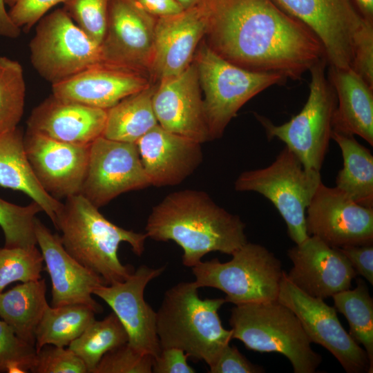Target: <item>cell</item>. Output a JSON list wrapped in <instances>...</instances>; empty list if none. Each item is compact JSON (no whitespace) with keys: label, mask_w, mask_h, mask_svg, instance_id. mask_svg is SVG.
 I'll use <instances>...</instances> for the list:
<instances>
[{"label":"cell","mask_w":373,"mask_h":373,"mask_svg":"<svg viewBox=\"0 0 373 373\" xmlns=\"http://www.w3.org/2000/svg\"><path fill=\"white\" fill-rule=\"evenodd\" d=\"M165 267L140 265L124 281L102 285L93 294L104 300L117 316L128 334V343L153 358L161 351L157 334L156 312L145 301L146 286Z\"/></svg>","instance_id":"cell-16"},{"label":"cell","mask_w":373,"mask_h":373,"mask_svg":"<svg viewBox=\"0 0 373 373\" xmlns=\"http://www.w3.org/2000/svg\"><path fill=\"white\" fill-rule=\"evenodd\" d=\"M106 116V109L51 95L32 110L27 131L66 143L90 145L102 136Z\"/></svg>","instance_id":"cell-24"},{"label":"cell","mask_w":373,"mask_h":373,"mask_svg":"<svg viewBox=\"0 0 373 373\" xmlns=\"http://www.w3.org/2000/svg\"><path fill=\"white\" fill-rule=\"evenodd\" d=\"M108 0H66L64 10L92 39L101 45L106 31Z\"/></svg>","instance_id":"cell-37"},{"label":"cell","mask_w":373,"mask_h":373,"mask_svg":"<svg viewBox=\"0 0 373 373\" xmlns=\"http://www.w3.org/2000/svg\"><path fill=\"white\" fill-rule=\"evenodd\" d=\"M207 27L204 0L177 14L157 19L149 71L152 82L178 75L192 63Z\"/></svg>","instance_id":"cell-20"},{"label":"cell","mask_w":373,"mask_h":373,"mask_svg":"<svg viewBox=\"0 0 373 373\" xmlns=\"http://www.w3.org/2000/svg\"><path fill=\"white\" fill-rule=\"evenodd\" d=\"M334 308L343 314L350 325L351 337L362 345L373 371V299L367 284L361 278L356 280L354 289H346L334 294Z\"/></svg>","instance_id":"cell-31"},{"label":"cell","mask_w":373,"mask_h":373,"mask_svg":"<svg viewBox=\"0 0 373 373\" xmlns=\"http://www.w3.org/2000/svg\"><path fill=\"white\" fill-rule=\"evenodd\" d=\"M151 186L136 143L97 138L90 145L80 193L97 208L120 194Z\"/></svg>","instance_id":"cell-12"},{"label":"cell","mask_w":373,"mask_h":373,"mask_svg":"<svg viewBox=\"0 0 373 373\" xmlns=\"http://www.w3.org/2000/svg\"><path fill=\"white\" fill-rule=\"evenodd\" d=\"M265 369L250 362L238 348L229 344L223 350L209 373H262Z\"/></svg>","instance_id":"cell-42"},{"label":"cell","mask_w":373,"mask_h":373,"mask_svg":"<svg viewBox=\"0 0 373 373\" xmlns=\"http://www.w3.org/2000/svg\"><path fill=\"white\" fill-rule=\"evenodd\" d=\"M43 256L37 246L32 248L0 247V292L10 283L41 278Z\"/></svg>","instance_id":"cell-35"},{"label":"cell","mask_w":373,"mask_h":373,"mask_svg":"<svg viewBox=\"0 0 373 373\" xmlns=\"http://www.w3.org/2000/svg\"><path fill=\"white\" fill-rule=\"evenodd\" d=\"M41 211H43L41 207L34 201L28 205L19 206L0 197V227L5 237L4 247H36L35 220L36 215Z\"/></svg>","instance_id":"cell-34"},{"label":"cell","mask_w":373,"mask_h":373,"mask_svg":"<svg viewBox=\"0 0 373 373\" xmlns=\"http://www.w3.org/2000/svg\"><path fill=\"white\" fill-rule=\"evenodd\" d=\"M23 143L32 171L47 193L57 200L80 193L90 144L66 143L28 131Z\"/></svg>","instance_id":"cell-17"},{"label":"cell","mask_w":373,"mask_h":373,"mask_svg":"<svg viewBox=\"0 0 373 373\" xmlns=\"http://www.w3.org/2000/svg\"><path fill=\"white\" fill-rule=\"evenodd\" d=\"M231 256L226 262L213 258L191 267L199 288L221 290L235 305L278 300L284 270L272 252L247 242Z\"/></svg>","instance_id":"cell-9"},{"label":"cell","mask_w":373,"mask_h":373,"mask_svg":"<svg viewBox=\"0 0 373 373\" xmlns=\"http://www.w3.org/2000/svg\"><path fill=\"white\" fill-rule=\"evenodd\" d=\"M323 59L309 70V93L302 110L288 122L274 124L267 117L255 113L269 140L285 144L307 169L320 171L329 149L333 131V117L337 106L335 90Z\"/></svg>","instance_id":"cell-8"},{"label":"cell","mask_w":373,"mask_h":373,"mask_svg":"<svg viewBox=\"0 0 373 373\" xmlns=\"http://www.w3.org/2000/svg\"><path fill=\"white\" fill-rule=\"evenodd\" d=\"M306 228L309 236L334 248L373 244V208L322 182L307 209Z\"/></svg>","instance_id":"cell-14"},{"label":"cell","mask_w":373,"mask_h":373,"mask_svg":"<svg viewBox=\"0 0 373 373\" xmlns=\"http://www.w3.org/2000/svg\"><path fill=\"white\" fill-rule=\"evenodd\" d=\"M352 68L373 87V21L364 18L354 36Z\"/></svg>","instance_id":"cell-40"},{"label":"cell","mask_w":373,"mask_h":373,"mask_svg":"<svg viewBox=\"0 0 373 373\" xmlns=\"http://www.w3.org/2000/svg\"><path fill=\"white\" fill-rule=\"evenodd\" d=\"M152 83L146 74L100 63L52 85V95L62 100L107 110Z\"/></svg>","instance_id":"cell-22"},{"label":"cell","mask_w":373,"mask_h":373,"mask_svg":"<svg viewBox=\"0 0 373 373\" xmlns=\"http://www.w3.org/2000/svg\"><path fill=\"white\" fill-rule=\"evenodd\" d=\"M156 85L157 83H152L107 109L102 136L113 140L136 143L157 126L158 123L152 104Z\"/></svg>","instance_id":"cell-29"},{"label":"cell","mask_w":373,"mask_h":373,"mask_svg":"<svg viewBox=\"0 0 373 373\" xmlns=\"http://www.w3.org/2000/svg\"><path fill=\"white\" fill-rule=\"evenodd\" d=\"M195 281L180 282L169 289L156 312L157 334L161 349L182 350L189 357L215 363L232 339L223 327L218 309L224 298L202 299Z\"/></svg>","instance_id":"cell-4"},{"label":"cell","mask_w":373,"mask_h":373,"mask_svg":"<svg viewBox=\"0 0 373 373\" xmlns=\"http://www.w3.org/2000/svg\"><path fill=\"white\" fill-rule=\"evenodd\" d=\"M144 10L155 18L177 14L183 9L174 0H133Z\"/></svg>","instance_id":"cell-45"},{"label":"cell","mask_w":373,"mask_h":373,"mask_svg":"<svg viewBox=\"0 0 373 373\" xmlns=\"http://www.w3.org/2000/svg\"><path fill=\"white\" fill-rule=\"evenodd\" d=\"M189 356L182 350L169 347L161 349L153 358L152 372L154 373H194L195 370L188 363Z\"/></svg>","instance_id":"cell-43"},{"label":"cell","mask_w":373,"mask_h":373,"mask_svg":"<svg viewBox=\"0 0 373 373\" xmlns=\"http://www.w3.org/2000/svg\"><path fill=\"white\" fill-rule=\"evenodd\" d=\"M23 136L18 126L0 133V186L28 195L54 224L63 203L47 193L39 182L25 151Z\"/></svg>","instance_id":"cell-26"},{"label":"cell","mask_w":373,"mask_h":373,"mask_svg":"<svg viewBox=\"0 0 373 373\" xmlns=\"http://www.w3.org/2000/svg\"><path fill=\"white\" fill-rule=\"evenodd\" d=\"M156 20L133 0H108L102 63L149 76Z\"/></svg>","instance_id":"cell-13"},{"label":"cell","mask_w":373,"mask_h":373,"mask_svg":"<svg viewBox=\"0 0 373 373\" xmlns=\"http://www.w3.org/2000/svg\"><path fill=\"white\" fill-rule=\"evenodd\" d=\"M35 234L52 283V307L84 304L95 313L102 307L92 297L94 291L106 285L103 278L85 267L64 249L59 236L52 233L39 219L35 220Z\"/></svg>","instance_id":"cell-21"},{"label":"cell","mask_w":373,"mask_h":373,"mask_svg":"<svg viewBox=\"0 0 373 373\" xmlns=\"http://www.w3.org/2000/svg\"><path fill=\"white\" fill-rule=\"evenodd\" d=\"M202 91L211 140L222 136L240 108L265 89L287 79L276 73L247 70L213 52L204 39L193 59Z\"/></svg>","instance_id":"cell-6"},{"label":"cell","mask_w":373,"mask_h":373,"mask_svg":"<svg viewBox=\"0 0 373 373\" xmlns=\"http://www.w3.org/2000/svg\"><path fill=\"white\" fill-rule=\"evenodd\" d=\"M204 1L205 42L237 66L299 80L314 64L326 59L317 35L272 0Z\"/></svg>","instance_id":"cell-1"},{"label":"cell","mask_w":373,"mask_h":373,"mask_svg":"<svg viewBox=\"0 0 373 373\" xmlns=\"http://www.w3.org/2000/svg\"><path fill=\"white\" fill-rule=\"evenodd\" d=\"M37 350L19 338L3 321H0V372H30Z\"/></svg>","instance_id":"cell-36"},{"label":"cell","mask_w":373,"mask_h":373,"mask_svg":"<svg viewBox=\"0 0 373 373\" xmlns=\"http://www.w3.org/2000/svg\"><path fill=\"white\" fill-rule=\"evenodd\" d=\"M245 224L206 192L185 189L166 195L148 217L146 234L173 240L183 249L182 263L193 267L211 251L231 255L247 242Z\"/></svg>","instance_id":"cell-2"},{"label":"cell","mask_w":373,"mask_h":373,"mask_svg":"<svg viewBox=\"0 0 373 373\" xmlns=\"http://www.w3.org/2000/svg\"><path fill=\"white\" fill-rule=\"evenodd\" d=\"M136 144L150 184L157 187L182 182L203 160L200 143L170 132L159 124Z\"/></svg>","instance_id":"cell-23"},{"label":"cell","mask_w":373,"mask_h":373,"mask_svg":"<svg viewBox=\"0 0 373 373\" xmlns=\"http://www.w3.org/2000/svg\"><path fill=\"white\" fill-rule=\"evenodd\" d=\"M285 272L278 301L295 314L311 343L327 350L346 372L372 373L366 352L343 328L334 307L300 290L287 278Z\"/></svg>","instance_id":"cell-11"},{"label":"cell","mask_w":373,"mask_h":373,"mask_svg":"<svg viewBox=\"0 0 373 373\" xmlns=\"http://www.w3.org/2000/svg\"><path fill=\"white\" fill-rule=\"evenodd\" d=\"M99 208L81 193L66 198L54 226L66 251L85 267L99 275L106 285L125 280L132 266L121 263L117 250L129 244L137 256L144 251L146 233L122 228L106 219Z\"/></svg>","instance_id":"cell-3"},{"label":"cell","mask_w":373,"mask_h":373,"mask_svg":"<svg viewBox=\"0 0 373 373\" xmlns=\"http://www.w3.org/2000/svg\"><path fill=\"white\" fill-rule=\"evenodd\" d=\"M29 49L33 68L51 85L102 63L101 45L88 37L63 8L39 21Z\"/></svg>","instance_id":"cell-10"},{"label":"cell","mask_w":373,"mask_h":373,"mask_svg":"<svg viewBox=\"0 0 373 373\" xmlns=\"http://www.w3.org/2000/svg\"><path fill=\"white\" fill-rule=\"evenodd\" d=\"M34 373H88L83 361L70 349L45 345L37 352Z\"/></svg>","instance_id":"cell-39"},{"label":"cell","mask_w":373,"mask_h":373,"mask_svg":"<svg viewBox=\"0 0 373 373\" xmlns=\"http://www.w3.org/2000/svg\"><path fill=\"white\" fill-rule=\"evenodd\" d=\"M183 10L197 6L203 0H174Z\"/></svg>","instance_id":"cell-48"},{"label":"cell","mask_w":373,"mask_h":373,"mask_svg":"<svg viewBox=\"0 0 373 373\" xmlns=\"http://www.w3.org/2000/svg\"><path fill=\"white\" fill-rule=\"evenodd\" d=\"M327 77L337 98L333 131L358 135L373 146V87L352 68L329 66Z\"/></svg>","instance_id":"cell-25"},{"label":"cell","mask_w":373,"mask_h":373,"mask_svg":"<svg viewBox=\"0 0 373 373\" xmlns=\"http://www.w3.org/2000/svg\"><path fill=\"white\" fill-rule=\"evenodd\" d=\"M45 279L19 284L0 292V318L22 340L35 345L36 328L48 304Z\"/></svg>","instance_id":"cell-27"},{"label":"cell","mask_w":373,"mask_h":373,"mask_svg":"<svg viewBox=\"0 0 373 373\" xmlns=\"http://www.w3.org/2000/svg\"><path fill=\"white\" fill-rule=\"evenodd\" d=\"M21 31L10 19L4 0H0V37L15 39L20 36Z\"/></svg>","instance_id":"cell-46"},{"label":"cell","mask_w":373,"mask_h":373,"mask_svg":"<svg viewBox=\"0 0 373 373\" xmlns=\"http://www.w3.org/2000/svg\"><path fill=\"white\" fill-rule=\"evenodd\" d=\"M66 0H4L8 16L21 30L28 31L54 6Z\"/></svg>","instance_id":"cell-41"},{"label":"cell","mask_w":373,"mask_h":373,"mask_svg":"<svg viewBox=\"0 0 373 373\" xmlns=\"http://www.w3.org/2000/svg\"><path fill=\"white\" fill-rule=\"evenodd\" d=\"M332 139L338 145L343 168L336 178V187L356 203L373 208V155L354 135L332 131Z\"/></svg>","instance_id":"cell-28"},{"label":"cell","mask_w":373,"mask_h":373,"mask_svg":"<svg viewBox=\"0 0 373 373\" xmlns=\"http://www.w3.org/2000/svg\"><path fill=\"white\" fill-rule=\"evenodd\" d=\"M153 360L126 343L106 353L93 373H151Z\"/></svg>","instance_id":"cell-38"},{"label":"cell","mask_w":373,"mask_h":373,"mask_svg":"<svg viewBox=\"0 0 373 373\" xmlns=\"http://www.w3.org/2000/svg\"><path fill=\"white\" fill-rule=\"evenodd\" d=\"M293 264L287 278L300 290L325 299L348 289L357 274L348 259L337 249L314 236H309L287 251Z\"/></svg>","instance_id":"cell-19"},{"label":"cell","mask_w":373,"mask_h":373,"mask_svg":"<svg viewBox=\"0 0 373 373\" xmlns=\"http://www.w3.org/2000/svg\"><path fill=\"white\" fill-rule=\"evenodd\" d=\"M321 182V172L305 168L285 146L269 166L241 173L234 189L268 199L283 218L289 238L299 244L309 236L306 211Z\"/></svg>","instance_id":"cell-7"},{"label":"cell","mask_w":373,"mask_h":373,"mask_svg":"<svg viewBox=\"0 0 373 373\" xmlns=\"http://www.w3.org/2000/svg\"><path fill=\"white\" fill-rule=\"evenodd\" d=\"M361 15L373 21V0H352Z\"/></svg>","instance_id":"cell-47"},{"label":"cell","mask_w":373,"mask_h":373,"mask_svg":"<svg viewBox=\"0 0 373 373\" xmlns=\"http://www.w3.org/2000/svg\"><path fill=\"white\" fill-rule=\"evenodd\" d=\"M322 42L327 64L352 68L354 36L363 17L352 0H272Z\"/></svg>","instance_id":"cell-15"},{"label":"cell","mask_w":373,"mask_h":373,"mask_svg":"<svg viewBox=\"0 0 373 373\" xmlns=\"http://www.w3.org/2000/svg\"><path fill=\"white\" fill-rule=\"evenodd\" d=\"M152 104L157 123L163 128L200 144L211 141L193 61L178 75L157 82Z\"/></svg>","instance_id":"cell-18"},{"label":"cell","mask_w":373,"mask_h":373,"mask_svg":"<svg viewBox=\"0 0 373 373\" xmlns=\"http://www.w3.org/2000/svg\"><path fill=\"white\" fill-rule=\"evenodd\" d=\"M95 314L84 304L48 305L35 330L37 352L45 345L68 346L95 320Z\"/></svg>","instance_id":"cell-30"},{"label":"cell","mask_w":373,"mask_h":373,"mask_svg":"<svg viewBox=\"0 0 373 373\" xmlns=\"http://www.w3.org/2000/svg\"><path fill=\"white\" fill-rule=\"evenodd\" d=\"M350 262L357 274L373 284V244L337 248Z\"/></svg>","instance_id":"cell-44"},{"label":"cell","mask_w":373,"mask_h":373,"mask_svg":"<svg viewBox=\"0 0 373 373\" xmlns=\"http://www.w3.org/2000/svg\"><path fill=\"white\" fill-rule=\"evenodd\" d=\"M126 343L127 332L113 312L101 321L95 320L68 349L83 361L88 373H93L106 353Z\"/></svg>","instance_id":"cell-32"},{"label":"cell","mask_w":373,"mask_h":373,"mask_svg":"<svg viewBox=\"0 0 373 373\" xmlns=\"http://www.w3.org/2000/svg\"><path fill=\"white\" fill-rule=\"evenodd\" d=\"M229 324L232 338L251 350L284 355L294 373H314L322 362L297 316L278 300L236 305Z\"/></svg>","instance_id":"cell-5"},{"label":"cell","mask_w":373,"mask_h":373,"mask_svg":"<svg viewBox=\"0 0 373 373\" xmlns=\"http://www.w3.org/2000/svg\"><path fill=\"white\" fill-rule=\"evenodd\" d=\"M26 91L21 64L0 56V133L17 127L23 114Z\"/></svg>","instance_id":"cell-33"}]
</instances>
